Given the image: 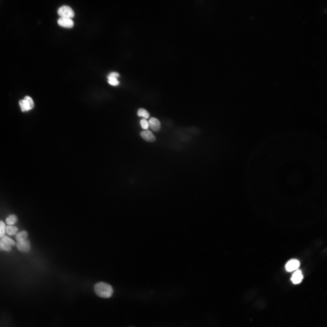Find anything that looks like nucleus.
Here are the masks:
<instances>
[{"label":"nucleus","mask_w":327,"mask_h":327,"mask_svg":"<svg viewBox=\"0 0 327 327\" xmlns=\"http://www.w3.org/2000/svg\"><path fill=\"white\" fill-rule=\"evenodd\" d=\"M137 114L138 116L143 117L145 118H147L150 116V114L147 111L143 108H140L138 110Z\"/></svg>","instance_id":"nucleus-16"},{"label":"nucleus","mask_w":327,"mask_h":327,"mask_svg":"<svg viewBox=\"0 0 327 327\" xmlns=\"http://www.w3.org/2000/svg\"><path fill=\"white\" fill-rule=\"evenodd\" d=\"M11 246L7 244L0 239V251H9L11 250Z\"/></svg>","instance_id":"nucleus-15"},{"label":"nucleus","mask_w":327,"mask_h":327,"mask_svg":"<svg viewBox=\"0 0 327 327\" xmlns=\"http://www.w3.org/2000/svg\"><path fill=\"white\" fill-rule=\"evenodd\" d=\"M107 81L109 84L113 86H117L119 84V82L117 80L113 81L108 80Z\"/></svg>","instance_id":"nucleus-20"},{"label":"nucleus","mask_w":327,"mask_h":327,"mask_svg":"<svg viewBox=\"0 0 327 327\" xmlns=\"http://www.w3.org/2000/svg\"><path fill=\"white\" fill-rule=\"evenodd\" d=\"M28 233L27 231L23 230L16 234L15 238L17 241L23 240L27 239Z\"/></svg>","instance_id":"nucleus-13"},{"label":"nucleus","mask_w":327,"mask_h":327,"mask_svg":"<svg viewBox=\"0 0 327 327\" xmlns=\"http://www.w3.org/2000/svg\"><path fill=\"white\" fill-rule=\"evenodd\" d=\"M19 105L22 112L28 111L33 108L34 103L32 98L29 96H26L24 99L19 101Z\"/></svg>","instance_id":"nucleus-2"},{"label":"nucleus","mask_w":327,"mask_h":327,"mask_svg":"<svg viewBox=\"0 0 327 327\" xmlns=\"http://www.w3.org/2000/svg\"><path fill=\"white\" fill-rule=\"evenodd\" d=\"M0 239L11 246H14L15 245V243L14 241L7 236L4 235Z\"/></svg>","instance_id":"nucleus-17"},{"label":"nucleus","mask_w":327,"mask_h":327,"mask_svg":"<svg viewBox=\"0 0 327 327\" xmlns=\"http://www.w3.org/2000/svg\"><path fill=\"white\" fill-rule=\"evenodd\" d=\"M16 246L18 250L21 252H28L31 248L30 242L27 239L17 241Z\"/></svg>","instance_id":"nucleus-5"},{"label":"nucleus","mask_w":327,"mask_h":327,"mask_svg":"<svg viewBox=\"0 0 327 327\" xmlns=\"http://www.w3.org/2000/svg\"><path fill=\"white\" fill-rule=\"evenodd\" d=\"M108 76L117 78L119 77L120 75L117 72H111Z\"/></svg>","instance_id":"nucleus-21"},{"label":"nucleus","mask_w":327,"mask_h":327,"mask_svg":"<svg viewBox=\"0 0 327 327\" xmlns=\"http://www.w3.org/2000/svg\"><path fill=\"white\" fill-rule=\"evenodd\" d=\"M58 15L61 17L71 18L74 16V11L69 6L63 5L60 7L58 10Z\"/></svg>","instance_id":"nucleus-3"},{"label":"nucleus","mask_w":327,"mask_h":327,"mask_svg":"<svg viewBox=\"0 0 327 327\" xmlns=\"http://www.w3.org/2000/svg\"><path fill=\"white\" fill-rule=\"evenodd\" d=\"M148 123L149 126L153 131H157L160 130V122L156 118L151 117L149 120Z\"/></svg>","instance_id":"nucleus-9"},{"label":"nucleus","mask_w":327,"mask_h":327,"mask_svg":"<svg viewBox=\"0 0 327 327\" xmlns=\"http://www.w3.org/2000/svg\"><path fill=\"white\" fill-rule=\"evenodd\" d=\"M95 292L99 297L103 298H108L111 296L113 290L110 284L103 282L96 283L94 287Z\"/></svg>","instance_id":"nucleus-1"},{"label":"nucleus","mask_w":327,"mask_h":327,"mask_svg":"<svg viewBox=\"0 0 327 327\" xmlns=\"http://www.w3.org/2000/svg\"><path fill=\"white\" fill-rule=\"evenodd\" d=\"M257 292L254 288H251L247 290L242 297V301L245 303H249L253 300L256 296Z\"/></svg>","instance_id":"nucleus-4"},{"label":"nucleus","mask_w":327,"mask_h":327,"mask_svg":"<svg viewBox=\"0 0 327 327\" xmlns=\"http://www.w3.org/2000/svg\"><path fill=\"white\" fill-rule=\"evenodd\" d=\"M266 303L263 299H258L254 301L253 306L255 310L260 311L264 309L266 306Z\"/></svg>","instance_id":"nucleus-8"},{"label":"nucleus","mask_w":327,"mask_h":327,"mask_svg":"<svg viewBox=\"0 0 327 327\" xmlns=\"http://www.w3.org/2000/svg\"><path fill=\"white\" fill-rule=\"evenodd\" d=\"M300 265V262L298 260L292 259L286 263L285 266V269L288 272H292L297 269Z\"/></svg>","instance_id":"nucleus-6"},{"label":"nucleus","mask_w":327,"mask_h":327,"mask_svg":"<svg viewBox=\"0 0 327 327\" xmlns=\"http://www.w3.org/2000/svg\"><path fill=\"white\" fill-rule=\"evenodd\" d=\"M17 220V217L15 215L11 214L7 217L6 219V222L7 224L11 225L15 223Z\"/></svg>","instance_id":"nucleus-14"},{"label":"nucleus","mask_w":327,"mask_h":327,"mask_svg":"<svg viewBox=\"0 0 327 327\" xmlns=\"http://www.w3.org/2000/svg\"><path fill=\"white\" fill-rule=\"evenodd\" d=\"M6 226L4 223L0 220V239L5 235Z\"/></svg>","instance_id":"nucleus-18"},{"label":"nucleus","mask_w":327,"mask_h":327,"mask_svg":"<svg viewBox=\"0 0 327 327\" xmlns=\"http://www.w3.org/2000/svg\"><path fill=\"white\" fill-rule=\"evenodd\" d=\"M303 278V276L301 271L299 269L297 270L292 274L291 280L295 284L300 283Z\"/></svg>","instance_id":"nucleus-11"},{"label":"nucleus","mask_w":327,"mask_h":327,"mask_svg":"<svg viewBox=\"0 0 327 327\" xmlns=\"http://www.w3.org/2000/svg\"><path fill=\"white\" fill-rule=\"evenodd\" d=\"M18 230L15 226L8 225L6 226L5 232L8 235L12 236L16 234Z\"/></svg>","instance_id":"nucleus-12"},{"label":"nucleus","mask_w":327,"mask_h":327,"mask_svg":"<svg viewBox=\"0 0 327 327\" xmlns=\"http://www.w3.org/2000/svg\"><path fill=\"white\" fill-rule=\"evenodd\" d=\"M58 23L60 26L66 28H71L74 25V22L71 19L66 18L60 17L58 19Z\"/></svg>","instance_id":"nucleus-7"},{"label":"nucleus","mask_w":327,"mask_h":327,"mask_svg":"<svg viewBox=\"0 0 327 327\" xmlns=\"http://www.w3.org/2000/svg\"><path fill=\"white\" fill-rule=\"evenodd\" d=\"M141 137L146 141L153 142L155 140V137L151 131L149 130L143 131L140 133Z\"/></svg>","instance_id":"nucleus-10"},{"label":"nucleus","mask_w":327,"mask_h":327,"mask_svg":"<svg viewBox=\"0 0 327 327\" xmlns=\"http://www.w3.org/2000/svg\"><path fill=\"white\" fill-rule=\"evenodd\" d=\"M140 124L142 127L144 129H147L149 127V124L148 122L145 119H143L140 121Z\"/></svg>","instance_id":"nucleus-19"}]
</instances>
